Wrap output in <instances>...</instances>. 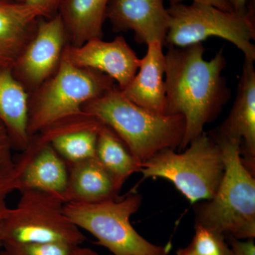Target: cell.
Returning a JSON list of instances; mask_svg holds the SVG:
<instances>
[{"instance_id":"cell-1","label":"cell","mask_w":255,"mask_h":255,"mask_svg":"<svg viewBox=\"0 0 255 255\" xmlns=\"http://www.w3.org/2000/svg\"><path fill=\"white\" fill-rule=\"evenodd\" d=\"M165 55V115H182L186 128L179 150H184L204 132L206 124L221 114L231 99L222 75L226 67L221 49L210 60L204 58L202 43L168 48Z\"/></svg>"},{"instance_id":"cell-2","label":"cell","mask_w":255,"mask_h":255,"mask_svg":"<svg viewBox=\"0 0 255 255\" xmlns=\"http://www.w3.org/2000/svg\"><path fill=\"white\" fill-rule=\"evenodd\" d=\"M82 110L110 128L141 165L160 151L179 149L185 133L182 115L147 112L128 100L118 85L87 102Z\"/></svg>"},{"instance_id":"cell-3","label":"cell","mask_w":255,"mask_h":255,"mask_svg":"<svg viewBox=\"0 0 255 255\" xmlns=\"http://www.w3.org/2000/svg\"><path fill=\"white\" fill-rule=\"evenodd\" d=\"M209 135L222 150L224 175L212 199L194 204L195 224L237 239H254L255 173L245 165L238 144Z\"/></svg>"},{"instance_id":"cell-4","label":"cell","mask_w":255,"mask_h":255,"mask_svg":"<svg viewBox=\"0 0 255 255\" xmlns=\"http://www.w3.org/2000/svg\"><path fill=\"white\" fill-rule=\"evenodd\" d=\"M114 82L105 74L79 68L62 56L53 76L29 100L28 133L31 140L62 121L81 115L82 106L108 92Z\"/></svg>"},{"instance_id":"cell-5","label":"cell","mask_w":255,"mask_h":255,"mask_svg":"<svg viewBox=\"0 0 255 255\" xmlns=\"http://www.w3.org/2000/svg\"><path fill=\"white\" fill-rule=\"evenodd\" d=\"M225 172L222 150L209 133L203 132L183 152L165 149L142 163L143 179L163 178L174 184L191 204L212 199Z\"/></svg>"},{"instance_id":"cell-6","label":"cell","mask_w":255,"mask_h":255,"mask_svg":"<svg viewBox=\"0 0 255 255\" xmlns=\"http://www.w3.org/2000/svg\"><path fill=\"white\" fill-rule=\"evenodd\" d=\"M133 191L122 197L97 203H65L64 211L80 230H85L112 255H167L168 247L152 244L132 227L130 217L141 205Z\"/></svg>"},{"instance_id":"cell-7","label":"cell","mask_w":255,"mask_h":255,"mask_svg":"<svg viewBox=\"0 0 255 255\" xmlns=\"http://www.w3.org/2000/svg\"><path fill=\"white\" fill-rule=\"evenodd\" d=\"M164 46L184 48L216 36L231 42L246 59L255 60V0L246 14L223 11L211 5L192 2L170 5Z\"/></svg>"},{"instance_id":"cell-8","label":"cell","mask_w":255,"mask_h":255,"mask_svg":"<svg viewBox=\"0 0 255 255\" xmlns=\"http://www.w3.org/2000/svg\"><path fill=\"white\" fill-rule=\"evenodd\" d=\"M19 200L1 220L3 243H60L80 246L87 238L65 214L63 198L45 191H20Z\"/></svg>"},{"instance_id":"cell-9","label":"cell","mask_w":255,"mask_h":255,"mask_svg":"<svg viewBox=\"0 0 255 255\" xmlns=\"http://www.w3.org/2000/svg\"><path fill=\"white\" fill-rule=\"evenodd\" d=\"M68 40L59 14L40 18L36 33L12 70L23 87L36 91L56 71Z\"/></svg>"},{"instance_id":"cell-10","label":"cell","mask_w":255,"mask_h":255,"mask_svg":"<svg viewBox=\"0 0 255 255\" xmlns=\"http://www.w3.org/2000/svg\"><path fill=\"white\" fill-rule=\"evenodd\" d=\"M62 56L75 66L108 75L124 90L137 73L140 59L122 36L112 41L93 38L80 46L68 45Z\"/></svg>"},{"instance_id":"cell-11","label":"cell","mask_w":255,"mask_h":255,"mask_svg":"<svg viewBox=\"0 0 255 255\" xmlns=\"http://www.w3.org/2000/svg\"><path fill=\"white\" fill-rule=\"evenodd\" d=\"M213 133L238 144L245 165L255 169V70L254 61L245 58L237 96L227 119Z\"/></svg>"},{"instance_id":"cell-12","label":"cell","mask_w":255,"mask_h":255,"mask_svg":"<svg viewBox=\"0 0 255 255\" xmlns=\"http://www.w3.org/2000/svg\"><path fill=\"white\" fill-rule=\"evenodd\" d=\"M107 19L114 31H133L140 44L158 41L164 46L169 15L164 0H111Z\"/></svg>"},{"instance_id":"cell-13","label":"cell","mask_w":255,"mask_h":255,"mask_svg":"<svg viewBox=\"0 0 255 255\" xmlns=\"http://www.w3.org/2000/svg\"><path fill=\"white\" fill-rule=\"evenodd\" d=\"M16 162L19 192L28 189L45 191L59 196L64 200L68 187V167L50 144L30 143Z\"/></svg>"},{"instance_id":"cell-14","label":"cell","mask_w":255,"mask_h":255,"mask_svg":"<svg viewBox=\"0 0 255 255\" xmlns=\"http://www.w3.org/2000/svg\"><path fill=\"white\" fill-rule=\"evenodd\" d=\"M43 14L23 1L0 0V72L12 70Z\"/></svg>"},{"instance_id":"cell-15","label":"cell","mask_w":255,"mask_h":255,"mask_svg":"<svg viewBox=\"0 0 255 255\" xmlns=\"http://www.w3.org/2000/svg\"><path fill=\"white\" fill-rule=\"evenodd\" d=\"M147 53L140 59L139 72L130 83L121 90L138 107L155 114L165 112V55L158 41L147 43Z\"/></svg>"},{"instance_id":"cell-16","label":"cell","mask_w":255,"mask_h":255,"mask_svg":"<svg viewBox=\"0 0 255 255\" xmlns=\"http://www.w3.org/2000/svg\"><path fill=\"white\" fill-rule=\"evenodd\" d=\"M67 165L68 181L64 195L65 203H97L119 197L120 191L112 176L97 157Z\"/></svg>"},{"instance_id":"cell-17","label":"cell","mask_w":255,"mask_h":255,"mask_svg":"<svg viewBox=\"0 0 255 255\" xmlns=\"http://www.w3.org/2000/svg\"><path fill=\"white\" fill-rule=\"evenodd\" d=\"M29 98L12 70L0 72V122L9 134L13 147L24 151L31 142L28 133Z\"/></svg>"},{"instance_id":"cell-18","label":"cell","mask_w":255,"mask_h":255,"mask_svg":"<svg viewBox=\"0 0 255 255\" xmlns=\"http://www.w3.org/2000/svg\"><path fill=\"white\" fill-rule=\"evenodd\" d=\"M111 0H64L58 14L70 46H80L93 38H102Z\"/></svg>"},{"instance_id":"cell-19","label":"cell","mask_w":255,"mask_h":255,"mask_svg":"<svg viewBox=\"0 0 255 255\" xmlns=\"http://www.w3.org/2000/svg\"><path fill=\"white\" fill-rule=\"evenodd\" d=\"M96 157L112 176L119 191L126 181L141 168L118 135L105 124L99 131Z\"/></svg>"},{"instance_id":"cell-20","label":"cell","mask_w":255,"mask_h":255,"mask_svg":"<svg viewBox=\"0 0 255 255\" xmlns=\"http://www.w3.org/2000/svg\"><path fill=\"white\" fill-rule=\"evenodd\" d=\"M11 139L0 122V220L4 219L10 209L7 200L13 191H18V173Z\"/></svg>"},{"instance_id":"cell-21","label":"cell","mask_w":255,"mask_h":255,"mask_svg":"<svg viewBox=\"0 0 255 255\" xmlns=\"http://www.w3.org/2000/svg\"><path fill=\"white\" fill-rule=\"evenodd\" d=\"M199 255H228L226 236L201 225L195 224V235L189 245Z\"/></svg>"},{"instance_id":"cell-22","label":"cell","mask_w":255,"mask_h":255,"mask_svg":"<svg viewBox=\"0 0 255 255\" xmlns=\"http://www.w3.org/2000/svg\"><path fill=\"white\" fill-rule=\"evenodd\" d=\"M74 248L60 243H3L0 255H69Z\"/></svg>"},{"instance_id":"cell-23","label":"cell","mask_w":255,"mask_h":255,"mask_svg":"<svg viewBox=\"0 0 255 255\" xmlns=\"http://www.w3.org/2000/svg\"><path fill=\"white\" fill-rule=\"evenodd\" d=\"M225 236L229 246L228 255H255L254 239L242 241L233 236Z\"/></svg>"},{"instance_id":"cell-24","label":"cell","mask_w":255,"mask_h":255,"mask_svg":"<svg viewBox=\"0 0 255 255\" xmlns=\"http://www.w3.org/2000/svg\"><path fill=\"white\" fill-rule=\"evenodd\" d=\"M64 0H23L28 6L36 8L43 14V18H50L58 14Z\"/></svg>"},{"instance_id":"cell-25","label":"cell","mask_w":255,"mask_h":255,"mask_svg":"<svg viewBox=\"0 0 255 255\" xmlns=\"http://www.w3.org/2000/svg\"><path fill=\"white\" fill-rule=\"evenodd\" d=\"M184 0H169L170 5L180 4ZM193 2L202 3V4H209L215 7L223 10V11L234 12L231 4L228 2L227 0H192Z\"/></svg>"},{"instance_id":"cell-26","label":"cell","mask_w":255,"mask_h":255,"mask_svg":"<svg viewBox=\"0 0 255 255\" xmlns=\"http://www.w3.org/2000/svg\"><path fill=\"white\" fill-rule=\"evenodd\" d=\"M233 11L239 14H246L248 9L250 0H227Z\"/></svg>"},{"instance_id":"cell-27","label":"cell","mask_w":255,"mask_h":255,"mask_svg":"<svg viewBox=\"0 0 255 255\" xmlns=\"http://www.w3.org/2000/svg\"><path fill=\"white\" fill-rule=\"evenodd\" d=\"M69 255H100L90 248H82L77 246L73 248L70 254Z\"/></svg>"},{"instance_id":"cell-28","label":"cell","mask_w":255,"mask_h":255,"mask_svg":"<svg viewBox=\"0 0 255 255\" xmlns=\"http://www.w3.org/2000/svg\"><path fill=\"white\" fill-rule=\"evenodd\" d=\"M176 255H199L191 248L190 246H188L184 248H180L177 250Z\"/></svg>"},{"instance_id":"cell-29","label":"cell","mask_w":255,"mask_h":255,"mask_svg":"<svg viewBox=\"0 0 255 255\" xmlns=\"http://www.w3.org/2000/svg\"><path fill=\"white\" fill-rule=\"evenodd\" d=\"M2 246V240H1V220H0V250Z\"/></svg>"},{"instance_id":"cell-30","label":"cell","mask_w":255,"mask_h":255,"mask_svg":"<svg viewBox=\"0 0 255 255\" xmlns=\"http://www.w3.org/2000/svg\"><path fill=\"white\" fill-rule=\"evenodd\" d=\"M13 1H23V0H13Z\"/></svg>"}]
</instances>
